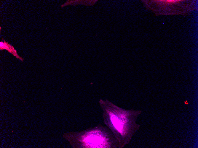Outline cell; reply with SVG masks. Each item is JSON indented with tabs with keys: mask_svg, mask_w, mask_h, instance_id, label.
<instances>
[{
	"mask_svg": "<svg viewBox=\"0 0 198 148\" xmlns=\"http://www.w3.org/2000/svg\"><path fill=\"white\" fill-rule=\"evenodd\" d=\"M99 103L103 111L104 123L117 140L119 148H123L130 142L139 126L135 119L140 112L122 108L107 99H100Z\"/></svg>",
	"mask_w": 198,
	"mask_h": 148,
	"instance_id": "cell-1",
	"label": "cell"
},
{
	"mask_svg": "<svg viewBox=\"0 0 198 148\" xmlns=\"http://www.w3.org/2000/svg\"><path fill=\"white\" fill-rule=\"evenodd\" d=\"M74 148H117L118 142L110 129L100 124L93 127L64 134Z\"/></svg>",
	"mask_w": 198,
	"mask_h": 148,
	"instance_id": "cell-2",
	"label": "cell"
},
{
	"mask_svg": "<svg viewBox=\"0 0 198 148\" xmlns=\"http://www.w3.org/2000/svg\"><path fill=\"white\" fill-rule=\"evenodd\" d=\"M4 42H3L2 41L0 42V50H6L8 52L15 56L16 58L23 61L24 59L21 57H20L18 55L14 47L8 43L7 42H6L4 40Z\"/></svg>",
	"mask_w": 198,
	"mask_h": 148,
	"instance_id": "cell-3",
	"label": "cell"
}]
</instances>
